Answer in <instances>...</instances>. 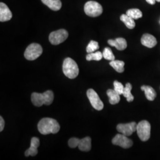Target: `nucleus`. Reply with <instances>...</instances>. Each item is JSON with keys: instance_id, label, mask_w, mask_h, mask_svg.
<instances>
[{"instance_id": "obj_1", "label": "nucleus", "mask_w": 160, "mask_h": 160, "mask_svg": "<svg viewBox=\"0 0 160 160\" xmlns=\"http://www.w3.org/2000/svg\"><path fill=\"white\" fill-rule=\"evenodd\" d=\"M38 128L42 135L55 134L59 131L60 125L57 120L52 118H45L39 121L38 125Z\"/></svg>"}, {"instance_id": "obj_2", "label": "nucleus", "mask_w": 160, "mask_h": 160, "mask_svg": "<svg viewBox=\"0 0 160 160\" xmlns=\"http://www.w3.org/2000/svg\"><path fill=\"white\" fill-rule=\"evenodd\" d=\"M53 99L54 94L51 90H48L43 93L33 92L31 96L32 102L37 107H40L43 104L50 105Z\"/></svg>"}, {"instance_id": "obj_3", "label": "nucleus", "mask_w": 160, "mask_h": 160, "mask_svg": "<svg viewBox=\"0 0 160 160\" xmlns=\"http://www.w3.org/2000/svg\"><path fill=\"white\" fill-rule=\"evenodd\" d=\"M62 70L65 75L70 79H74L79 74L78 65L71 58H67L63 61Z\"/></svg>"}, {"instance_id": "obj_4", "label": "nucleus", "mask_w": 160, "mask_h": 160, "mask_svg": "<svg viewBox=\"0 0 160 160\" xmlns=\"http://www.w3.org/2000/svg\"><path fill=\"white\" fill-rule=\"evenodd\" d=\"M84 12L88 16L98 17L103 12V7L98 2L94 1L87 2L84 6Z\"/></svg>"}, {"instance_id": "obj_5", "label": "nucleus", "mask_w": 160, "mask_h": 160, "mask_svg": "<svg viewBox=\"0 0 160 160\" xmlns=\"http://www.w3.org/2000/svg\"><path fill=\"white\" fill-rule=\"evenodd\" d=\"M138 135L142 141H148L151 137V125L147 120H142L137 124Z\"/></svg>"}, {"instance_id": "obj_6", "label": "nucleus", "mask_w": 160, "mask_h": 160, "mask_svg": "<svg viewBox=\"0 0 160 160\" xmlns=\"http://www.w3.org/2000/svg\"><path fill=\"white\" fill-rule=\"evenodd\" d=\"M43 52L42 46L38 43H32L24 52V57L29 61H33L40 57Z\"/></svg>"}, {"instance_id": "obj_7", "label": "nucleus", "mask_w": 160, "mask_h": 160, "mask_svg": "<svg viewBox=\"0 0 160 160\" xmlns=\"http://www.w3.org/2000/svg\"><path fill=\"white\" fill-rule=\"evenodd\" d=\"M68 37V33L65 29H59L52 32L49 34V40L53 45H58L63 42Z\"/></svg>"}, {"instance_id": "obj_8", "label": "nucleus", "mask_w": 160, "mask_h": 160, "mask_svg": "<svg viewBox=\"0 0 160 160\" xmlns=\"http://www.w3.org/2000/svg\"><path fill=\"white\" fill-rule=\"evenodd\" d=\"M87 96L90 100L92 106L97 110H102L104 108V104L101 100L97 92L93 89H88L87 92Z\"/></svg>"}, {"instance_id": "obj_9", "label": "nucleus", "mask_w": 160, "mask_h": 160, "mask_svg": "<svg viewBox=\"0 0 160 160\" xmlns=\"http://www.w3.org/2000/svg\"><path fill=\"white\" fill-rule=\"evenodd\" d=\"M112 143L123 148H129L133 145V141L123 134H117L112 139Z\"/></svg>"}, {"instance_id": "obj_10", "label": "nucleus", "mask_w": 160, "mask_h": 160, "mask_svg": "<svg viewBox=\"0 0 160 160\" xmlns=\"http://www.w3.org/2000/svg\"><path fill=\"white\" fill-rule=\"evenodd\" d=\"M116 128L119 132L126 135L127 137H129L132 135L133 132L137 131V124L135 122L125 124L120 123L117 126Z\"/></svg>"}, {"instance_id": "obj_11", "label": "nucleus", "mask_w": 160, "mask_h": 160, "mask_svg": "<svg viewBox=\"0 0 160 160\" xmlns=\"http://www.w3.org/2000/svg\"><path fill=\"white\" fill-rule=\"evenodd\" d=\"M12 14L10 10L6 4L3 2L0 3V21L1 22H5L12 19Z\"/></svg>"}, {"instance_id": "obj_12", "label": "nucleus", "mask_w": 160, "mask_h": 160, "mask_svg": "<svg viewBox=\"0 0 160 160\" xmlns=\"http://www.w3.org/2000/svg\"><path fill=\"white\" fill-rule=\"evenodd\" d=\"M141 43L143 46L152 48L157 44V41L154 36L150 34H144L141 38Z\"/></svg>"}, {"instance_id": "obj_13", "label": "nucleus", "mask_w": 160, "mask_h": 160, "mask_svg": "<svg viewBox=\"0 0 160 160\" xmlns=\"http://www.w3.org/2000/svg\"><path fill=\"white\" fill-rule=\"evenodd\" d=\"M108 43L110 46H114L119 51H123L127 48V42L122 38H119L115 40L110 39L108 40Z\"/></svg>"}, {"instance_id": "obj_14", "label": "nucleus", "mask_w": 160, "mask_h": 160, "mask_svg": "<svg viewBox=\"0 0 160 160\" xmlns=\"http://www.w3.org/2000/svg\"><path fill=\"white\" fill-rule=\"evenodd\" d=\"M42 2L53 11H58L62 7L61 0H41Z\"/></svg>"}, {"instance_id": "obj_15", "label": "nucleus", "mask_w": 160, "mask_h": 160, "mask_svg": "<svg viewBox=\"0 0 160 160\" xmlns=\"http://www.w3.org/2000/svg\"><path fill=\"white\" fill-rule=\"evenodd\" d=\"M78 148L82 151H89L92 148V139L88 137L80 139Z\"/></svg>"}, {"instance_id": "obj_16", "label": "nucleus", "mask_w": 160, "mask_h": 160, "mask_svg": "<svg viewBox=\"0 0 160 160\" xmlns=\"http://www.w3.org/2000/svg\"><path fill=\"white\" fill-rule=\"evenodd\" d=\"M107 94L109 97V102L111 104H116L120 102V94L114 90L109 89L107 91Z\"/></svg>"}, {"instance_id": "obj_17", "label": "nucleus", "mask_w": 160, "mask_h": 160, "mask_svg": "<svg viewBox=\"0 0 160 160\" xmlns=\"http://www.w3.org/2000/svg\"><path fill=\"white\" fill-rule=\"evenodd\" d=\"M141 90L144 92L145 96L149 101H153L157 96L156 92H155L154 88L150 86H142Z\"/></svg>"}, {"instance_id": "obj_18", "label": "nucleus", "mask_w": 160, "mask_h": 160, "mask_svg": "<svg viewBox=\"0 0 160 160\" xmlns=\"http://www.w3.org/2000/svg\"><path fill=\"white\" fill-rule=\"evenodd\" d=\"M120 20L124 23L128 29H133L135 27V23L134 19L128 16L126 14H122L120 16Z\"/></svg>"}, {"instance_id": "obj_19", "label": "nucleus", "mask_w": 160, "mask_h": 160, "mask_svg": "<svg viewBox=\"0 0 160 160\" xmlns=\"http://www.w3.org/2000/svg\"><path fill=\"white\" fill-rule=\"evenodd\" d=\"M110 65L112 67L115 71H116L118 72H119V73L123 72L125 70L124 69L125 62L122 61H119V60L111 61V62H110Z\"/></svg>"}, {"instance_id": "obj_20", "label": "nucleus", "mask_w": 160, "mask_h": 160, "mask_svg": "<svg viewBox=\"0 0 160 160\" xmlns=\"http://www.w3.org/2000/svg\"><path fill=\"white\" fill-rule=\"evenodd\" d=\"M132 88V86L131 84L127 83L124 88L123 92L122 94V95L126 98L127 101L128 102H132L134 99V97L131 93Z\"/></svg>"}, {"instance_id": "obj_21", "label": "nucleus", "mask_w": 160, "mask_h": 160, "mask_svg": "<svg viewBox=\"0 0 160 160\" xmlns=\"http://www.w3.org/2000/svg\"><path fill=\"white\" fill-rule=\"evenodd\" d=\"M126 14L134 20H137L142 17V12L138 8L129 9L126 12Z\"/></svg>"}, {"instance_id": "obj_22", "label": "nucleus", "mask_w": 160, "mask_h": 160, "mask_svg": "<svg viewBox=\"0 0 160 160\" xmlns=\"http://www.w3.org/2000/svg\"><path fill=\"white\" fill-rule=\"evenodd\" d=\"M103 53L101 52L97 51L96 52H92L88 53L87 57L86 59L88 61H100L103 58Z\"/></svg>"}, {"instance_id": "obj_23", "label": "nucleus", "mask_w": 160, "mask_h": 160, "mask_svg": "<svg viewBox=\"0 0 160 160\" xmlns=\"http://www.w3.org/2000/svg\"><path fill=\"white\" fill-rule=\"evenodd\" d=\"M98 49H99V45H98V42L96 41H94V40H92L88 43V46H87L86 51L87 53H92V52H94L97 51Z\"/></svg>"}, {"instance_id": "obj_24", "label": "nucleus", "mask_w": 160, "mask_h": 160, "mask_svg": "<svg viewBox=\"0 0 160 160\" xmlns=\"http://www.w3.org/2000/svg\"><path fill=\"white\" fill-rule=\"evenodd\" d=\"M103 58L109 61H113L115 59L114 55L111 49L109 48H106L103 52Z\"/></svg>"}, {"instance_id": "obj_25", "label": "nucleus", "mask_w": 160, "mask_h": 160, "mask_svg": "<svg viewBox=\"0 0 160 160\" xmlns=\"http://www.w3.org/2000/svg\"><path fill=\"white\" fill-rule=\"evenodd\" d=\"M113 85H114V90L118 92L120 95L122 94L125 88V87L123 86V84L118 81H114Z\"/></svg>"}, {"instance_id": "obj_26", "label": "nucleus", "mask_w": 160, "mask_h": 160, "mask_svg": "<svg viewBox=\"0 0 160 160\" xmlns=\"http://www.w3.org/2000/svg\"><path fill=\"white\" fill-rule=\"evenodd\" d=\"M38 151L37 148L30 146V148L25 151L24 155L26 157H29V156L33 157V156H35L38 154Z\"/></svg>"}, {"instance_id": "obj_27", "label": "nucleus", "mask_w": 160, "mask_h": 160, "mask_svg": "<svg viewBox=\"0 0 160 160\" xmlns=\"http://www.w3.org/2000/svg\"><path fill=\"white\" fill-rule=\"evenodd\" d=\"M80 139L77 138H72L68 141V145L69 147L72 148H75L78 147L80 143Z\"/></svg>"}, {"instance_id": "obj_28", "label": "nucleus", "mask_w": 160, "mask_h": 160, "mask_svg": "<svg viewBox=\"0 0 160 160\" xmlns=\"http://www.w3.org/2000/svg\"><path fill=\"white\" fill-rule=\"evenodd\" d=\"M40 145V141L38 138L33 137L32 138L31 140V143H30V146L34 147L35 148H38Z\"/></svg>"}, {"instance_id": "obj_29", "label": "nucleus", "mask_w": 160, "mask_h": 160, "mask_svg": "<svg viewBox=\"0 0 160 160\" xmlns=\"http://www.w3.org/2000/svg\"><path fill=\"white\" fill-rule=\"evenodd\" d=\"M4 126H5V122L4 120V119L2 118V117L1 116L0 117V131L2 132L3 131Z\"/></svg>"}, {"instance_id": "obj_30", "label": "nucleus", "mask_w": 160, "mask_h": 160, "mask_svg": "<svg viewBox=\"0 0 160 160\" xmlns=\"http://www.w3.org/2000/svg\"><path fill=\"white\" fill-rule=\"evenodd\" d=\"M146 1L151 5H154L155 3L156 0H146Z\"/></svg>"}, {"instance_id": "obj_31", "label": "nucleus", "mask_w": 160, "mask_h": 160, "mask_svg": "<svg viewBox=\"0 0 160 160\" xmlns=\"http://www.w3.org/2000/svg\"><path fill=\"white\" fill-rule=\"evenodd\" d=\"M156 1H157V2H160V0H156Z\"/></svg>"}]
</instances>
